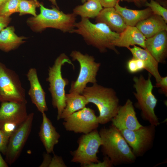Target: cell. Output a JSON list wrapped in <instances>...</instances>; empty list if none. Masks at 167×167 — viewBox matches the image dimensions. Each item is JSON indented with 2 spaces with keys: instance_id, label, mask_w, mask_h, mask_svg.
I'll return each instance as SVG.
<instances>
[{
  "instance_id": "obj_41",
  "label": "cell",
  "mask_w": 167,
  "mask_h": 167,
  "mask_svg": "<svg viewBox=\"0 0 167 167\" xmlns=\"http://www.w3.org/2000/svg\"><path fill=\"white\" fill-rule=\"evenodd\" d=\"M88 0H81L82 2H86V1H87Z\"/></svg>"
},
{
  "instance_id": "obj_24",
  "label": "cell",
  "mask_w": 167,
  "mask_h": 167,
  "mask_svg": "<svg viewBox=\"0 0 167 167\" xmlns=\"http://www.w3.org/2000/svg\"><path fill=\"white\" fill-rule=\"evenodd\" d=\"M89 103L83 95L75 92L66 94V106L60 117L64 119L74 113L83 109Z\"/></svg>"
},
{
  "instance_id": "obj_34",
  "label": "cell",
  "mask_w": 167,
  "mask_h": 167,
  "mask_svg": "<svg viewBox=\"0 0 167 167\" xmlns=\"http://www.w3.org/2000/svg\"><path fill=\"white\" fill-rule=\"evenodd\" d=\"M102 7L104 8L113 7L119 0H98Z\"/></svg>"
},
{
  "instance_id": "obj_3",
  "label": "cell",
  "mask_w": 167,
  "mask_h": 167,
  "mask_svg": "<svg viewBox=\"0 0 167 167\" xmlns=\"http://www.w3.org/2000/svg\"><path fill=\"white\" fill-rule=\"evenodd\" d=\"M82 94L89 103H92L97 107L99 113L97 119L100 124H105L111 121L120 106L119 99L113 89L96 83L91 87L86 86Z\"/></svg>"
},
{
  "instance_id": "obj_23",
  "label": "cell",
  "mask_w": 167,
  "mask_h": 167,
  "mask_svg": "<svg viewBox=\"0 0 167 167\" xmlns=\"http://www.w3.org/2000/svg\"><path fill=\"white\" fill-rule=\"evenodd\" d=\"M26 39L17 36L13 26L6 27L0 32V50L5 52L14 50L23 44Z\"/></svg>"
},
{
  "instance_id": "obj_16",
  "label": "cell",
  "mask_w": 167,
  "mask_h": 167,
  "mask_svg": "<svg viewBox=\"0 0 167 167\" xmlns=\"http://www.w3.org/2000/svg\"><path fill=\"white\" fill-rule=\"evenodd\" d=\"M167 31H162L145 40V49L158 63H164L167 57Z\"/></svg>"
},
{
  "instance_id": "obj_20",
  "label": "cell",
  "mask_w": 167,
  "mask_h": 167,
  "mask_svg": "<svg viewBox=\"0 0 167 167\" xmlns=\"http://www.w3.org/2000/svg\"><path fill=\"white\" fill-rule=\"evenodd\" d=\"M166 24L162 17L153 14L139 21L135 26L148 38L162 31H167Z\"/></svg>"
},
{
  "instance_id": "obj_5",
  "label": "cell",
  "mask_w": 167,
  "mask_h": 167,
  "mask_svg": "<svg viewBox=\"0 0 167 167\" xmlns=\"http://www.w3.org/2000/svg\"><path fill=\"white\" fill-rule=\"evenodd\" d=\"M66 63L74 66L68 57L65 54L62 53L55 59L53 65L49 67L48 76L46 79L49 84V90L52 97V105L57 109L58 120L60 119L66 105L65 88L69 82L66 79L63 78L62 74V67Z\"/></svg>"
},
{
  "instance_id": "obj_26",
  "label": "cell",
  "mask_w": 167,
  "mask_h": 167,
  "mask_svg": "<svg viewBox=\"0 0 167 167\" xmlns=\"http://www.w3.org/2000/svg\"><path fill=\"white\" fill-rule=\"evenodd\" d=\"M40 4L37 0H20L18 11L19 15L29 14L33 16H36V8L40 7Z\"/></svg>"
},
{
  "instance_id": "obj_10",
  "label": "cell",
  "mask_w": 167,
  "mask_h": 167,
  "mask_svg": "<svg viewBox=\"0 0 167 167\" xmlns=\"http://www.w3.org/2000/svg\"><path fill=\"white\" fill-rule=\"evenodd\" d=\"M156 126L151 124L135 130H119L137 157H141L152 147Z\"/></svg>"
},
{
  "instance_id": "obj_9",
  "label": "cell",
  "mask_w": 167,
  "mask_h": 167,
  "mask_svg": "<svg viewBox=\"0 0 167 167\" xmlns=\"http://www.w3.org/2000/svg\"><path fill=\"white\" fill-rule=\"evenodd\" d=\"M78 142V146L77 149L71 152L73 156L71 162L79 163L82 166L85 167L92 163L100 161L97 154L102 145V141L97 130L83 135Z\"/></svg>"
},
{
  "instance_id": "obj_2",
  "label": "cell",
  "mask_w": 167,
  "mask_h": 167,
  "mask_svg": "<svg viewBox=\"0 0 167 167\" xmlns=\"http://www.w3.org/2000/svg\"><path fill=\"white\" fill-rule=\"evenodd\" d=\"M75 27L70 33L81 35L86 42L97 48L101 52H106L107 49L118 51L112 42L118 39L119 33L112 31L105 24L101 23L93 24L88 19L81 18L75 23Z\"/></svg>"
},
{
  "instance_id": "obj_30",
  "label": "cell",
  "mask_w": 167,
  "mask_h": 167,
  "mask_svg": "<svg viewBox=\"0 0 167 167\" xmlns=\"http://www.w3.org/2000/svg\"><path fill=\"white\" fill-rule=\"evenodd\" d=\"M126 68L129 73H135L145 69V65L142 60L133 57L128 61Z\"/></svg>"
},
{
  "instance_id": "obj_17",
  "label": "cell",
  "mask_w": 167,
  "mask_h": 167,
  "mask_svg": "<svg viewBox=\"0 0 167 167\" xmlns=\"http://www.w3.org/2000/svg\"><path fill=\"white\" fill-rule=\"evenodd\" d=\"M42 114V121L39 135L46 152L50 154L54 152V146L58 143L60 135L45 112Z\"/></svg>"
},
{
  "instance_id": "obj_19",
  "label": "cell",
  "mask_w": 167,
  "mask_h": 167,
  "mask_svg": "<svg viewBox=\"0 0 167 167\" xmlns=\"http://www.w3.org/2000/svg\"><path fill=\"white\" fill-rule=\"evenodd\" d=\"M96 22L105 24L112 31L119 33L127 26L122 16L114 7L102 9L96 17Z\"/></svg>"
},
{
  "instance_id": "obj_40",
  "label": "cell",
  "mask_w": 167,
  "mask_h": 167,
  "mask_svg": "<svg viewBox=\"0 0 167 167\" xmlns=\"http://www.w3.org/2000/svg\"><path fill=\"white\" fill-rule=\"evenodd\" d=\"M6 0H0V6Z\"/></svg>"
},
{
  "instance_id": "obj_39",
  "label": "cell",
  "mask_w": 167,
  "mask_h": 167,
  "mask_svg": "<svg viewBox=\"0 0 167 167\" xmlns=\"http://www.w3.org/2000/svg\"><path fill=\"white\" fill-rule=\"evenodd\" d=\"M52 3V4L56 6V7L58 9V6L57 3L56 2V0H49Z\"/></svg>"
},
{
  "instance_id": "obj_8",
  "label": "cell",
  "mask_w": 167,
  "mask_h": 167,
  "mask_svg": "<svg viewBox=\"0 0 167 167\" xmlns=\"http://www.w3.org/2000/svg\"><path fill=\"white\" fill-rule=\"evenodd\" d=\"M70 56L73 61L79 62L80 71L76 80L72 82L69 92L82 94L88 83H96V76L101 64L95 62L93 57L79 51H72Z\"/></svg>"
},
{
  "instance_id": "obj_38",
  "label": "cell",
  "mask_w": 167,
  "mask_h": 167,
  "mask_svg": "<svg viewBox=\"0 0 167 167\" xmlns=\"http://www.w3.org/2000/svg\"><path fill=\"white\" fill-rule=\"evenodd\" d=\"M148 0H140L141 3L142 4L145 3ZM159 2L164 3V2H165L166 0H154Z\"/></svg>"
},
{
  "instance_id": "obj_33",
  "label": "cell",
  "mask_w": 167,
  "mask_h": 167,
  "mask_svg": "<svg viewBox=\"0 0 167 167\" xmlns=\"http://www.w3.org/2000/svg\"><path fill=\"white\" fill-rule=\"evenodd\" d=\"M155 87L160 88L161 92L166 96H167V76L162 77L161 80L156 82Z\"/></svg>"
},
{
  "instance_id": "obj_31",
  "label": "cell",
  "mask_w": 167,
  "mask_h": 167,
  "mask_svg": "<svg viewBox=\"0 0 167 167\" xmlns=\"http://www.w3.org/2000/svg\"><path fill=\"white\" fill-rule=\"evenodd\" d=\"M10 136L0 130V152L5 155Z\"/></svg>"
},
{
  "instance_id": "obj_4",
  "label": "cell",
  "mask_w": 167,
  "mask_h": 167,
  "mask_svg": "<svg viewBox=\"0 0 167 167\" xmlns=\"http://www.w3.org/2000/svg\"><path fill=\"white\" fill-rule=\"evenodd\" d=\"M40 13L28 18L27 23L35 32H41L47 28L70 32L75 28L76 15L74 13L65 14L54 6L49 9L40 4Z\"/></svg>"
},
{
  "instance_id": "obj_37",
  "label": "cell",
  "mask_w": 167,
  "mask_h": 167,
  "mask_svg": "<svg viewBox=\"0 0 167 167\" xmlns=\"http://www.w3.org/2000/svg\"><path fill=\"white\" fill-rule=\"evenodd\" d=\"M8 164L2 157L0 153V167H7Z\"/></svg>"
},
{
  "instance_id": "obj_28",
  "label": "cell",
  "mask_w": 167,
  "mask_h": 167,
  "mask_svg": "<svg viewBox=\"0 0 167 167\" xmlns=\"http://www.w3.org/2000/svg\"><path fill=\"white\" fill-rule=\"evenodd\" d=\"M43 160L40 167H66L62 157L54 154L52 157L49 153H46L43 155Z\"/></svg>"
},
{
  "instance_id": "obj_22",
  "label": "cell",
  "mask_w": 167,
  "mask_h": 167,
  "mask_svg": "<svg viewBox=\"0 0 167 167\" xmlns=\"http://www.w3.org/2000/svg\"><path fill=\"white\" fill-rule=\"evenodd\" d=\"M119 1L117 2L114 7L122 16L127 26H135L139 21L153 14L148 7L141 10L131 9L121 6L119 4Z\"/></svg>"
},
{
  "instance_id": "obj_1",
  "label": "cell",
  "mask_w": 167,
  "mask_h": 167,
  "mask_svg": "<svg viewBox=\"0 0 167 167\" xmlns=\"http://www.w3.org/2000/svg\"><path fill=\"white\" fill-rule=\"evenodd\" d=\"M99 134L102 141V151L113 165L134 163L136 157L119 131L111 125L101 128Z\"/></svg>"
},
{
  "instance_id": "obj_14",
  "label": "cell",
  "mask_w": 167,
  "mask_h": 167,
  "mask_svg": "<svg viewBox=\"0 0 167 167\" xmlns=\"http://www.w3.org/2000/svg\"><path fill=\"white\" fill-rule=\"evenodd\" d=\"M112 125L118 130L137 129L142 125L138 120L132 101L128 99L120 105L116 115L112 119Z\"/></svg>"
},
{
  "instance_id": "obj_21",
  "label": "cell",
  "mask_w": 167,
  "mask_h": 167,
  "mask_svg": "<svg viewBox=\"0 0 167 167\" xmlns=\"http://www.w3.org/2000/svg\"><path fill=\"white\" fill-rule=\"evenodd\" d=\"M128 49L132 54L133 57L142 60L145 65V69L155 78L156 82H159L162 77L158 70L159 63L146 49L136 45Z\"/></svg>"
},
{
  "instance_id": "obj_25",
  "label": "cell",
  "mask_w": 167,
  "mask_h": 167,
  "mask_svg": "<svg viewBox=\"0 0 167 167\" xmlns=\"http://www.w3.org/2000/svg\"><path fill=\"white\" fill-rule=\"evenodd\" d=\"M102 9L98 0H88L83 5L76 6L73 13L81 18H92L96 17Z\"/></svg>"
},
{
  "instance_id": "obj_11",
  "label": "cell",
  "mask_w": 167,
  "mask_h": 167,
  "mask_svg": "<svg viewBox=\"0 0 167 167\" xmlns=\"http://www.w3.org/2000/svg\"><path fill=\"white\" fill-rule=\"evenodd\" d=\"M27 103L1 102L0 107V130L10 137L26 119L28 114Z\"/></svg>"
},
{
  "instance_id": "obj_18",
  "label": "cell",
  "mask_w": 167,
  "mask_h": 167,
  "mask_svg": "<svg viewBox=\"0 0 167 167\" xmlns=\"http://www.w3.org/2000/svg\"><path fill=\"white\" fill-rule=\"evenodd\" d=\"M146 39L136 26H127L119 33L118 38L112 42V44L115 47L127 49L131 46L137 45L145 49Z\"/></svg>"
},
{
  "instance_id": "obj_12",
  "label": "cell",
  "mask_w": 167,
  "mask_h": 167,
  "mask_svg": "<svg viewBox=\"0 0 167 167\" xmlns=\"http://www.w3.org/2000/svg\"><path fill=\"white\" fill-rule=\"evenodd\" d=\"M34 117L33 113L29 114L10 136L5 154V161L8 164H13L20 155L31 132Z\"/></svg>"
},
{
  "instance_id": "obj_36",
  "label": "cell",
  "mask_w": 167,
  "mask_h": 167,
  "mask_svg": "<svg viewBox=\"0 0 167 167\" xmlns=\"http://www.w3.org/2000/svg\"><path fill=\"white\" fill-rule=\"evenodd\" d=\"M120 1H125L128 2H132L134 3L136 6L139 7L141 6L142 3L140 0H119Z\"/></svg>"
},
{
  "instance_id": "obj_6",
  "label": "cell",
  "mask_w": 167,
  "mask_h": 167,
  "mask_svg": "<svg viewBox=\"0 0 167 167\" xmlns=\"http://www.w3.org/2000/svg\"><path fill=\"white\" fill-rule=\"evenodd\" d=\"M151 76L149 73L147 79L142 75L139 77H134L133 86L135 91L134 94L137 100L138 106L141 111L143 118L156 127L160 124L154 111L157 100L152 92L153 86Z\"/></svg>"
},
{
  "instance_id": "obj_13",
  "label": "cell",
  "mask_w": 167,
  "mask_h": 167,
  "mask_svg": "<svg viewBox=\"0 0 167 167\" xmlns=\"http://www.w3.org/2000/svg\"><path fill=\"white\" fill-rule=\"evenodd\" d=\"M66 130L75 133L87 134L96 130L99 123L92 109L85 107L64 119Z\"/></svg>"
},
{
  "instance_id": "obj_27",
  "label": "cell",
  "mask_w": 167,
  "mask_h": 167,
  "mask_svg": "<svg viewBox=\"0 0 167 167\" xmlns=\"http://www.w3.org/2000/svg\"><path fill=\"white\" fill-rule=\"evenodd\" d=\"M20 0H6L0 6V15L10 17L13 14L18 12Z\"/></svg>"
},
{
  "instance_id": "obj_15",
  "label": "cell",
  "mask_w": 167,
  "mask_h": 167,
  "mask_svg": "<svg viewBox=\"0 0 167 167\" xmlns=\"http://www.w3.org/2000/svg\"><path fill=\"white\" fill-rule=\"evenodd\" d=\"M29 82L30 88L28 91L32 102L42 113L48 110L45 100V92L39 79L36 69L30 68L26 75Z\"/></svg>"
},
{
  "instance_id": "obj_29",
  "label": "cell",
  "mask_w": 167,
  "mask_h": 167,
  "mask_svg": "<svg viewBox=\"0 0 167 167\" xmlns=\"http://www.w3.org/2000/svg\"><path fill=\"white\" fill-rule=\"evenodd\" d=\"M146 6L149 8L153 14L162 17L166 23H167V9L162 6L158 2L154 0H150L148 2L145 3Z\"/></svg>"
},
{
  "instance_id": "obj_7",
  "label": "cell",
  "mask_w": 167,
  "mask_h": 167,
  "mask_svg": "<svg viewBox=\"0 0 167 167\" xmlns=\"http://www.w3.org/2000/svg\"><path fill=\"white\" fill-rule=\"evenodd\" d=\"M4 101L27 102L19 75L0 62V102Z\"/></svg>"
},
{
  "instance_id": "obj_35",
  "label": "cell",
  "mask_w": 167,
  "mask_h": 167,
  "mask_svg": "<svg viewBox=\"0 0 167 167\" xmlns=\"http://www.w3.org/2000/svg\"><path fill=\"white\" fill-rule=\"evenodd\" d=\"M11 21L10 17H6L0 15V32L6 27Z\"/></svg>"
},
{
  "instance_id": "obj_32",
  "label": "cell",
  "mask_w": 167,
  "mask_h": 167,
  "mask_svg": "<svg viewBox=\"0 0 167 167\" xmlns=\"http://www.w3.org/2000/svg\"><path fill=\"white\" fill-rule=\"evenodd\" d=\"M105 156L102 162L99 161L97 163H92L86 165L85 167H111L113 166L109 158Z\"/></svg>"
}]
</instances>
